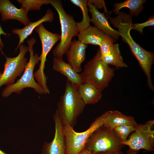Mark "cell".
Returning a JSON list of instances; mask_svg holds the SVG:
<instances>
[{
  "label": "cell",
  "instance_id": "obj_20",
  "mask_svg": "<svg viewBox=\"0 0 154 154\" xmlns=\"http://www.w3.org/2000/svg\"><path fill=\"white\" fill-rule=\"evenodd\" d=\"M98 59L106 64L115 66L117 69L127 67V66L123 60L117 43L114 44L112 49L109 54L100 55L99 51L96 55Z\"/></svg>",
  "mask_w": 154,
  "mask_h": 154
},
{
  "label": "cell",
  "instance_id": "obj_12",
  "mask_svg": "<svg viewBox=\"0 0 154 154\" xmlns=\"http://www.w3.org/2000/svg\"><path fill=\"white\" fill-rule=\"evenodd\" d=\"M27 13L22 7L20 9L16 7L9 0H0V13L3 21L16 20L26 26L31 22L28 17Z\"/></svg>",
  "mask_w": 154,
  "mask_h": 154
},
{
  "label": "cell",
  "instance_id": "obj_2",
  "mask_svg": "<svg viewBox=\"0 0 154 154\" xmlns=\"http://www.w3.org/2000/svg\"><path fill=\"white\" fill-rule=\"evenodd\" d=\"M86 105L77 89L67 80L64 92L57 103L56 109L63 125L67 124L73 127Z\"/></svg>",
  "mask_w": 154,
  "mask_h": 154
},
{
  "label": "cell",
  "instance_id": "obj_29",
  "mask_svg": "<svg viewBox=\"0 0 154 154\" xmlns=\"http://www.w3.org/2000/svg\"><path fill=\"white\" fill-rule=\"evenodd\" d=\"M92 151L85 147L78 154H92Z\"/></svg>",
  "mask_w": 154,
  "mask_h": 154
},
{
  "label": "cell",
  "instance_id": "obj_10",
  "mask_svg": "<svg viewBox=\"0 0 154 154\" xmlns=\"http://www.w3.org/2000/svg\"><path fill=\"white\" fill-rule=\"evenodd\" d=\"M19 48V53L15 57H8L4 55L6 61L3 72H0V88L3 85L9 86L14 84L16 78L22 75L25 71L28 63L25 55L29 48L23 43Z\"/></svg>",
  "mask_w": 154,
  "mask_h": 154
},
{
  "label": "cell",
  "instance_id": "obj_22",
  "mask_svg": "<svg viewBox=\"0 0 154 154\" xmlns=\"http://www.w3.org/2000/svg\"><path fill=\"white\" fill-rule=\"evenodd\" d=\"M70 1L73 4L79 7L81 9L83 15L82 21L76 23L78 29L80 32L87 28L90 26V18L88 12L87 0H70Z\"/></svg>",
  "mask_w": 154,
  "mask_h": 154
},
{
  "label": "cell",
  "instance_id": "obj_1",
  "mask_svg": "<svg viewBox=\"0 0 154 154\" xmlns=\"http://www.w3.org/2000/svg\"><path fill=\"white\" fill-rule=\"evenodd\" d=\"M110 21L113 26L117 28L118 34L123 40L129 45L136 57L148 80L151 79V71L154 59V54L147 51L137 43L131 37L130 31L132 23V15L119 12L117 17H110Z\"/></svg>",
  "mask_w": 154,
  "mask_h": 154
},
{
  "label": "cell",
  "instance_id": "obj_19",
  "mask_svg": "<svg viewBox=\"0 0 154 154\" xmlns=\"http://www.w3.org/2000/svg\"><path fill=\"white\" fill-rule=\"evenodd\" d=\"M137 123L133 117L124 114L120 112L112 111L104 125L113 130L115 127L123 125L135 126Z\"/></svg>",
  "mask_w": 154,
  "mask_h": 154
},
{
  "label": "cell",
  "instance_id": "obj_15",
  "mask_svg": "<svg viewBox=\"0 0 154 154\" xmlns=\"http://www.w3.org/2000/svg\"><path fill=\"white\" fill-rule=\"evenodd\" d=\"M53 68L67 78L71 84L77 89L83 84L80 74L76 72L68 63L62 59L54 57L53 61Z\"/></svg>",
  "mask_w": 154,
  "mask_h": 154
},
{
  "label": "cell",
  "instance_id": "obj_18",
  "mask_svg": "<svg viewBox=\"0 0 154 154\" xmlns=\"http://www.w3.org/2000/svg\"><path fill=\"white\" fill-rule=\"evenodd\" d=\"M77 90L86 105L95 104L101 98L102 91L91 84L83 83Z\"/></svg>",
  "mask_w": 154,
  "mask_h": 154
},
{
  "label": "cell",
  "instance_id": "obj_21",
  "mask_svg": "<svg viewBox=\"0 0 154 154\" xmlns=\"http://www.w3.org/2000/svg\"><path fill=\"white\" fill-rule=\"evenodd\" d=\"M146 1L144 0H127L122 2L114 3V9L113 11L115 14H118L121 9L127 8L130 10L131 15L137 16L143 8V4Z\"/></svg>",
  "mask_w": 154,
  "mask_h": 154
},
{
  "label": "cell",
  "instance_id": "obj_5",
  "mask_svg": "<svg viewBox=\"0 0 154 154\" xmlns=\"http://www.w3.org/2000/svg\"><path fill=\"white\" fill-rule=\"evenodd\" d=\"M112 111H107L96 118L89 128L81 132L75 131L68 124L63 125V133L65 138V154H78L85 148L86 142L91 134L103 125Z\"/></svg>",
  "mask_w": 154,
  "mask_h": 154
},
{
  "label": "cell",
  "instance_id": "obj_9",
  "mask_svg": "<svg viewBox=\"0 0 154 154\" xmlns=\"http://www.w3.org/2000/svg\"><path fill=\"white\" fill-rule=\"evenodd\" d=\"M38 34L41 41L42 50L39 56L40 63L38 69L34 73V77L37 83L47 92L49 91L47 83V77L44 72L46 56L54 45L60 39V35L58 33H51L46 29L42 24L39 25L35 29Z\"/></svg>",
  "mask_w": 154,
  "mask_h": 154
},
{
  "label": "cell",
  "instance_id": "obj_17",
  "mask_svg": "<svg viewBox=\"0 0 154 154\" xmlns=\"http://www.w3.org/2000/svg\"><path fill=\"white\" fill-rule=\"evenodd\" d=\"M54 14L52 10L48 9L45 15L38 21L33 22H31L23 28L13 29L12 31V32L17 35L19 39L15 51L19 48V46L23 43L25 39L32 33L33 30L37 26L44 22H52L54 19Z\"/></svg>",
  "mask_w": 154,
  "mask_h": 154
},
{
  "label": "cell",
  "instance_id": "obj_26",
  "mask_svg": "<svg viewBox=\"0 0 154 154\" xmlns=\"http://www.w3.org/2000/svg\"><path fill=\"white\" fill-rule=\"evenodd\" d=\"M154 17L153 16L150 17L146 21L142 23L132 24L131 30L135 29L141 34L143 33V29L145 27L154 26Z\"/></svg>",
  "mask_w": 154,
  "mask_h": 154
},
{
  "label": "cell",
  "instance_id": "obj_23",
  "mask_svg": "<svg viewBox=\"0 0 154 154\" xmlns=\"http://www.w3.org/2000/svg\"><path fill=\"white\" fill-rule=\"evenodd\" d=\"M21 5V7L28 12L30 10H39L43 5L49 4V0H17Z\"/></svg>",
  "mask_w": 154,
  "mask_h": 154
},
{
  "label": "cell",
  "instance_id": "obj_8",
  "mask_svg": "<svg viewBox=\"0 0 154 154\" xmlns=\"http://www.w3.org/2000/svg\"><path fill=\"white\" fill-rule=\"evenodd\" d=\"M154 120H149L144 124H137L135 130L128 139L121 144L128 146V154H135L141 149L147 151L154 150Z\"/></svg>",
  "mask_w": 154,
  "mask_h": 154
},
{
  "label": "cell",
  "instance_id": "obj_16",
  "mask_svg": "<svg viewBox=\"0 0 154 154\" xmlns=\"http://www.w3.org/2000/svg\"><path fill=\"white\" fill-rule=\"evenodd\" d=\"M78 37V40L86 45L92 44L99 46L110 37L95 26H91L80 31Z\"/></svg>",
  "mask_w": 154,
  "mask_h": 154
},
{
  "label": "cell",
  "instance_id": "obj_13",
  "mask_svg": "<svg viewBox=\"0 0 154 154\" xmlns=\"http://www.w3.org/2000/svg\"><path fill=\"white\" fill-rule=\"evenodd\" d=\"M87 45L79 40L74 39L72 41L69 49L67 52L68 63L77 73L82 70V64L84 61Z\"/></svg>",
  "mask_w": 154,
  "mask_h": 154
},
{
  "label": "cell",
  "instance_id": "obj_24",
  "mask_svg": "<svg viewBox=\"0 0 154 154\" xmlns=\"http://www.w3.org/2000/svg\"><path fill=\"white\" fill-rule=\"evenodd\" d=\"M135 126L130 125H123L116 127L113 130L121 142L126 141L130 133L135 130Z\"/></svg>",
  "mask_w": 154,
  "mask_h": 154
},
{
  "label": "cell",
  "instance_id": "obj_7",
  "mask_svg": "<svg viewBox=\"0 0 154 154\" xmlns=\"http://www.w3.org/2000/svg\"><path fill=\"white\" fill-rule=\"evenodd\" d=\"M123 146L113 130L103 125L91 134L86 142L85 147L92 151L93 153H110L121 150Z\"/></svg>",
  "mask_w": 154,
  "mask_h": 154
},
{
  "label": "cell",
  "instance_id": "obj_32",
  "mask_svg": "<svg viewBox=\"0 0 154 154\" xmlns=\"http://www.w3.org/2000/svg\"><path fill=\"white\" fill-rule=\"evenodd\" d=\"M0 154H7L0 149Z\"/></svg>",
  "mask_w": 154,
  "mask_h": 154
},
{
  "label": "cell",
  "instance_id": "obj_14",
  "mask_svg": "<svg viewBox=\"0 0 154 154\" xmlns=\"http://www.w3.org/2000/svg\"><path fill=\"white\" fill-rule=\"evenodd\" d=\"M87 3L89 11L92 15L90 22L94 24L95 27L106 35L115 40L118 39L120 36L117 30L111 27L104 13L99 12L89 0H87Z\"/></svg>",
  "mask_w": 154,
  "mask_h": 154
},
{
  "label": "cell",
  "instance_id": "obj_11",
  "mask_svg": "<svg viewBox=\"0 0 154 154\" xmlns=\"http://www.w3.org/2000/svg\"><path fill=\"white\" fill-rule=\"evenodd\" d=\"M55 132L52 140L45 141L42 146V154H65L64 137L63 133V124L56 110L53 116Z\"/></svg>",
  "mask_w": 154,
  "mask_h": 154
},
{
  "label": "cell",
  "instance_id": "obj_31",
  "mask_svg": "<svg viewBox=\"0 0 154 154\" xmlns=\"http://www.w3.org/2000/svg\"><path fill=\"white\" fill-rule=\"evenodd\" d=\"M109 153L108 152H100L93 153L92 154H108Z\"/></svg>",
  "mask_w": 154,
  "mask_h": 154
},
{
  "label": "cell",
  "instance_id": "obj_4",
  "mask_svg": "<svg viewBox=\"0 0 154 154\" xmlns=\"http://www.w3.org/2000/svg\"><path fill=\"white\" fill-rule=\"evenodd\" d=\"M36 42V40L34 37H32L27 41L30 53L29 61L20 78L14 84L7 86L3 90L1 93L3 97H8L14 93L19 94L24 89L27 88L34 89L39 94H45L43 89L35 81L34 78V69L40 61L39 56L37 53L34 54L33 49V46Z\"/></svg>",
  "mask_w": 154,
  "mask_h": 154
},
{
  "label": "cell",
  "instance_id": "obj_30",
  "mask_svg": "<svg viewBox=\"0 0 154 154\" xmlns=\"http://www.w3.org/2000/svg\"><path fill=\"white\" fill-rule=\"evenodd\" d=\"M108 154H124L120 151H117L109 153Z\"/></svg>",
  "mask_w": 154,
  "mask_h": 154
},
{
  "label": "cell",
  "instance_id": "obj_3",
  "mask_svg": "<svg viewBox=\"0 0 154 154\" xmlns=\"http://www.w3.org/2000/svg\"><path fill=\"white\" fill-rule=\"evenodd\" d=\"M49 4L56 10L59 16L61 25V35L60 42L53 50L54 57L62 59L69 49L72 38L78 36L80 33L73 17L67 14L62 5L61 1L49 0Z\"/></svg>",
  "mask_w": 154,
  "mask_h": 154
},
{
  "label": "cell",
  "instance_id": "obj_6",
  "mask_svg": "<svg viewBox=\"0 0 154 154\" xmlns=\"http://www.w3.org/2000/svg\"><path fill=\"white\" fill-rule=\"evenodd\" d=\"M84 68L80 74L82 83L91 84L102 91L108 86L114 75V69L96 55L87 62Z\"/></svg>",
  "mask_w": 154,
  "mask_h": 154
},
{
  "label": "cell",
  "instance_id": "obj_27",
  "mask_svg": "<svg viewBox=\"0 0 154 154\" xmlns=\"http://www.w3.org/2000/svg\"><path fill=\"white\" fill-rule=\"evenodd\" d=\"M92 4L94 5L98 9V8L101 9L104 8L105 11L106 9L105 2L103 0H89Z\"/></svg>",
  "mask_w": 154,
  "mask_h": 154
},
{
  "label": "cell",
  "instance_id": "obj_25",
  "mask_svg": "<svg viewBox=\"0 0 154 154\" xmlns=\"http://www.w3.org/2000/svg\"><path fill=\"white\" fill-rule=\"evenodd\" d=\"M115 40L110 37L99 46V52L100 55L110 54L112 49Z\"/></svg>",
  "mask_w": 154,
  "mask_h": 154
},
{
  "label": "cell",
  "instance_id": "obj_28",
  "mask_svg": "<svg viewBox=\"0 0 154 154\" xmlns=\"http://www.w3.org/2000/svg\"><path fill=\"white\" fill-rule=\"evenodd\" d=\"M7 34L5 33L2 29L1 26L0 25V51L1 52L2 54L3 55L4 54L3 51V48L4 47L3 43L2 41L1 36L2 35H3L5 36H6Z\"/></svg>",
  "mask_w": 154,
  "mask_h": 154
}]
</instances>
